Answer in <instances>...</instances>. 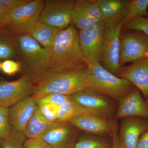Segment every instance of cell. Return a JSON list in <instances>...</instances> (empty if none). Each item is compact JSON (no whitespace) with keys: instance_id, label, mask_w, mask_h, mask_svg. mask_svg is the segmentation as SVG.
Here are the masks:
<instances>
[{"instance_id":"1","label":"cell","mask_w":148,"mask_h":148,"mask_svg":"<svg viewBox=\"0 0 148 148\" xmlns=\"http://www.w3.org/2000/svg\"><path fill=\"white\" fill-rule=\"evenodd\" d=\"M49 52V63L37 84L63 72L88 68V64L80 47L78 32L73 24L59 32L54 39Z\"/></svg>"},{"instance_id":"2","label":"cell","mask_w":148,"mask_h":148,"mask_svg":"<svg viewBox=\"0 0 148 148\" xmlns=\"http://www.w3.org/2000/svg\"><path fill=\"white\" fill-rule=\"evenodd\" d=\"M87 75V88L117 102L136 88L128 81L107 71L100 63L88 64Z\"/></svg>"},{"instance_id":"3","label":"cell","mask_w":148,"mask_h":148,"mask_svg":"<svg viewBox=\"0 0 148 148\" xmlns=\"http://www.w3.org/2000/svg\"><path fill=\"white\" fill-rule=\"evenodd\" d=\"M87 69L63 72L35 84L33 95L57 93L71 96L84 90L88 88Z\"/></svg>"},{"instance_id":"4","label":"cell","mask_w":148,"mask_h":148,"mask_svg":"<svg viewBox=\"0 0 148 148\" xmlns=\"http://www.w3.org/2000/svg\"><path fill=\"white\" fill-rule=\"evenodd\" d=\"M17 45L27 67L23 77L36 84L47 68L50 60V53L30 35L27 34L18 37Z\"/></svg>"},{"instance_id":"5","label":"cell","mask_w":148,"mask_h":148,"mask_svg":"<svg viewBox=\"0 0 148 148\" xmlns=\"http://www.w3.org/2000/svg\"><path fill=\"white\" fill-rule=\"evenodd\" d=\"M104 23V40L100 61L103 67L117 76L121 69L119 64L120 37L123 21Z\"/></svg>"},{"instance_id":"6","label":"cell","mask_w":148,"mask_h":148,"mask_svg":"<svg viewBox=\"0 0 148 148\" xmlns=\"http://www.w3.org/2000/svg\"><path fill=\"white\" fill-rule=\"evenodd\" d=\"M44 4L42 0L30 1L8 11L0 19V26L11 25L23 34L30 35L39 20Z\"/></svg>"},{"instance_id":"7","label":"cell","mask_w":148,"mask_h":148,"mask_svg":"<svg viewBox=\"0 0 148 148\" xmlns=\"http://www.w3.org/2000/svg\"><path fill=\"white\" fill-rule=\"evenodd\" d=\"M71 101L90 111L97 116L108 120L115 119L118 102L86 88L70 96Z\"/></svg>"},{"instance_id":"8","label":"cell","mask_w":148,"mask_h":148,"mask_svg":"<svg viewBox=\"0 0 148 148\" xmlns=\"http://www.w3.org/2000/svg\"><path fill=\"white\" fill-rule=\"evenodd\" d=\"M120 37L119 64L135 62L146 58L148 52V36L143 32L125 30Z\"/></svg>"},{"instance_id":"9","label":"cell","mask_w":148,"mask_h":148,"mask_svg":"<svg viewBox=\"0 0 148 148\" xmlns=\"http://www.w3.org/2000/svg\"><path fill=\"white\" fill-rule=\"evenodd\" d=\"M75 2L71 0L45 1L39 21L62 30L66 29L71 22Z\"/></svg>"},{"instance_id":"10","label":"cell","mask_w":148,"mask_h":148,"mask_svg":"<svg viewBox=\"0 0 148 148\" xmlns=\"http://www.w3.org/2000/svg\"><path fill=\"white\" fill-rule=\"evenodd\" d=\"M105 23L78 32L79 41L84 57L88 64L100 63L104 40Z\"/></svg>"},{"instance_id":"11","label":"cell","mask_w":148,"mask_h":148,"mask_svg":"<svg viewBox=\"0 0 148 148\" xmlns=\"http://www.w3.org/2000/svg\"><path fill=\"white\" fill-rule=\"evenodd\" d=\"M78 130L69 123L56 122L40 138L51 148H72L79 138Z\"/></svg>"},{"instance_id":"12","label":"cell","mask_w":148,"mask_h":148,"mask_svg":"<svg viewBox=\"0 0 148 148\" xmlns=\"http://www.w3.org/2000/svg\"><path fill=\"white\" fill-rule=\"evenodd\" d=\"M35 84L22 77L9 82L0 83V106L8 108L33 94Z\"/></svg>"},{"instance_id":"13","label":"cell","mask_w":148,"mask_h":148,"mask_svg":"<svg viewBox=\"0 0 148 148\" xmlns=\"http://www.w3.org/2000/svg\"><path fill=\"white\" fill-rule=\"evenodd\" d=\"M34 95L22 98L9 109L12 130L24 133L27 123L38 108Z\"/></svg>"},{"instance_id":"14","label":"cell","mask_w":148,"mask_h":148,"mask_svg":"<svg viewBox=\"0 0 148 148\" xmlns=\"http://www.w3.org/2000/svg\"><path fill=\"white\" fill-rule=\"evenodd\" d=\"M119 135L123 148H135L142 135L148 129V119L139 117L122 118Z\"/></svg>"},{"instance_id":"15","label":"cell","mask_w":148,"mask_h":148,"mask_svg":"<svg viewBox=\"0 0 148 148\" xmlns=\"http://www.w3.org/2000/svg\"><path fill=\"white\" fill-rule=\"evenodd\" d=\"M127 117L148 119V105L137 88L118 102L115 119L117 120Z\"/></svg>"},{"instance_id":"16","label":"cell","mask_w":148,"mask_h":148,"mask_svg":"<svg viewBox=\"0 0 148 148\" xmlns=\"http://www.w3.org/2000/svg\"><path fill=\"white\" fill-rule=\"evenodd\" d=\"M116 76L131 83L140 90L145 100L148 99V59H141L122 68Z\"/></svg>"},{"instance_id":"17","label":"cell","mask_w":148,"mask_h":148,"mask_svg":"<svg viewBox=\"0 0 148 148\" xmlns=\"http://www.w3.org/2000/svg\"><path fill=\"white\" fill-rule=\"evenodd\" d=\"M117 120H108L91 115H84L72 119L69 123L87 134L110 136Z\"/></svg>"},{"instance_id":"18","label":"cell","mask_w":148,"mask_h":148,"mask_svg":"<svg viewBox=\"0 0 148 148\" xmlns=\"http://www.w3.org/2000/svg\"><path fill=\"white\" fill-rule=\"evenodd\" d=\"M104 22L124 21L129 1L97 0Z\"/></svg>"},{"instance_id":"19","label":"cell","mask_w":148,"mask_h":148,"mask_svg":"<svg viewBox=\"0 0 148 148\" xmlns=\"http://www.w3.org/2000/svg\"><path fill=\"white\" fill-rule=\"evenodd\" d=\"M54 123L44 116L38 106L27 123L24 134L27 139L40 138Z\"/></svg>"},{"instance_id":"20","label":"cell","mask_w":148,"mask_h":148,"mask_svg":"<svg viewBox=\"0 0 148 148\" xmlns=\"http://www.w3.org/2000/svg\"><path fill=\"white\" fill-rule=\"evenodd\" d=\"M62 30L39 21L30 35L49 51L54 39Z\"/></svg>"},{"instance_id":"21","label":"cell","mask_w":148,"mask_h":148,"mask_svg":"<svg viewBox=\"0 0 148 148\" xmlns=\"http://www.w3.org/2000/svg\"><path fill=\"white\" fill-rule=\"evenodd\" d=\"M84 115L98 117L87 109L71 101L59 106L57 122L69 123L75 118Z\"/></svg>"},{"instance_id":"22","label":"cell","mask_w":148,"mask_h":148,"mask_svg":"<svg viewBox=\"0 0 148 148\" xmlns=\"http://www.w3.org/2000/svg\"><path fill=\"white\" fill-rule=\"evenodd\" d=\"M72 148H112V138L86 133L80 136Z\"/></svg>"},{"instance_id":"23","label":"cell","mask_w":148,"mask_h":148,"mask_svg":"<svg viewBox=\"0 0 148 148\" xmlns=\"http://www.w3.org/2000/svg\"><path fill=\"white\" fill-rule=\"evenodd\" d=\"M148 0L129 1L127 12L123 22L138 17L148 15Z\"/></svg>"},{"instance_id":"24","label":"cell","mask_w":148,"mask_h":148,"mask_svg":"<svg viewBox=\"0 0 148 148\" xmlns=\"http://www.w3.org/2000/svg\"><path fill=\"white\" fill-rule=\"evenodd\" d=\"M74 8L80 10L91 18L102 21L101 10L97 0L75 1Z\"/></svg>"},{"instance_id":"25","label":"cell","mask_w":148,"mask_h":148,"mask_svg":"<svg viewBox=\"0 0 148 148\" xmlns=\"http://www.w3.org/2000/svg\"><path fill=\"white\" fill-rule=\"evenodd\" d=\"M101 21H102L91 18L80 10L73 8L71 14V22L74 26L80 30L90 29Z\"/></svg>"},{"instance_id":"26","label":"cell","mask_w":148,"mask_h":148,"mask_svg":"<svg viewBox=\"0 0 148 148\" xmlns=\"http://www.w3.org/2000/svg\"><path fill=\"white\" fill-rule=\"evenodd\" d=\"M35 97L38 105L48 104L59 107L71 101L70 96L57 93H49Z\"/></svg>"},{"instance_id":"27","label":"cell","mask_w":148,"mask_h":148,"mask_svg":"<svg viewBox=\"0 0 148 148\" xmlns=\"http://www.w3.org/2000/svg\"><path fill=\"white\" fill-rule=\"evenodd\" d=\"M11 132L8 108L0 106V142L9 137Z\"/></svg>"},{"instance_id":"28","label":"cell","mask_w":148,"mask_h":148,"mask_svg":"<svg viewBox=\"0 0 148 148\" xmlns=\"http://www.w3.org/2000/svg\"><path fill=\"white\" fill-rule=\"evenodd\" d=\"M122 29L143 32L148 36V18L138 17L123 22Z\"/></svg>"},{"instance_id":"29","label":"cell","mask_w":148,"mask_h":148,"mask_svg":"<svg viewBox=\"0 0 148 148\" xmlns=\"http://www.w3.org/2000/svg\"><path fill=\"white\" fill-rule=\"evenodd\" d=\"M26 139L24 133L12 130L9 137L0 142L1 148H23Z\"/></svg>"},{"instance_id":"30","label":"cell","mask_w":148,"mask_h":148,"mask_svg":"<svg viewBox=\"0 0 148 148\" xmlns=\"http://www.w3.org/2000/svg\"><path fill=\"white\" fill-rule=\"evenodd\" d=\"M41 112L49 121L52 123L57 122L59 107L48 104L38 105Z\"/></svg>"},{"instance_id":"31","label":"cell","mask_w":148,"mask_h":148,"mask_svg":"<svg viewBox=\"0 0 148 148\" xmlns=\"http://www.w3.org/2000/svg\"><path fill=\"white\" fill-rule=\"evenodd\" d=\"M21 69V65L18 62L10 60H7L1 64V69L5 74L12 75L18 73Z\"/></svg>"},{"instance_id":"32","label":"cell","mask_w":148,"mask_h":148,"mask_svg":"<svg viewBox=\"0 0 148 148\" xmlns=\"http://www.w3.org/2000/svg\"><path fill=\"white\" fill-rule=\"evenodd\" d=\"M23 148H51L41 138L27 139Z\"/></svg>"},{"instance_id":"33","label":"cell","mask_w":148,"mask_h":148,"mask_svg":"<svg viewBox=\"0 0 148 148\" xmlns=\"http://www.w3.org/2000/svg\"><path fill=\"white\" fill-rule=\"evenodd\" d=\"M15 50L8 43L0 41V58L7 59L12 57L15 54Z\"/></svg>"},{"instance_id":"34","label":"cell","mask_w":148,"mask_h":148,"mask_svg":"<svg viewBox=\"0 0 148 148\" xmlns=\"http://www.w3.org/2000/svg\"><path fill=\"white\" fill-rule=\"evenodd\" d=\"M30 0H0V4L8 10L17 8L27 3Z\"/></svg>"},{"instance_id":"35","label":"cell","mask_w":148,"mask_h":148,"mask_svg":"<svg viewBox=\"0 0 148 148\" xmlns=\"http://www.w3.org/2000/svg\"><path fill=\"white\" fill-rule=\"evenodd\" d=\"M119 125L117 122L115 125L112 132L110 135L112 140V148H123L120 140L119 135Z\"/></svg>"},{"instance_id":"36","label":"cell","mask_w":148,"mask_h":148,"mask_svg":"<svg viewBox=\"0 0 148 148\" xmlns=\"http://www.w3.org/2000/svg\"><path fill=\"white\" fill-rule=\"evenodd\" d=\"M135 148H148V129L141 136Z\"/></svg>"},{"instance_id":"37","label":"cell","mask_w":148,"mask_h":148,"mask_svg":"<svg viewBox=\"0 0 148 148\" xmlns=\"http://www.w3.org/2000/svg\"><path fill=\"white\" fill-rule=\"evenodd\" d=\"M8 11L9 10H8L7 9L5 8L0 4V19L5 15V14L8 12Z\"/></svg>"},{"instance_id":"38","label":"cell","mask_w":148,"mask_h":148,"mask_svg":"<svg viewBox=\"0 0 148 148\" xmlns=\"http://www.w3.org/2000/svg\"><path fill=\"white\" fill-rule=\"evenodd\" d=\"M146 58H147V59H148V52H147V53H146Z\"/></svg>"},{"instance_id":"39","label":"cell","mask_w":148,"mask_h":148,"mask_svg":"<svg viewBox=\"0 0 148 148\" xmlns=\"http://www.w3.org/2000/svg\"><path fill=\"white\" fill-rule=\"evenodd\" d=\"M145 101L146 103H147V104L148 105V99L147 100H145Z\"/></svg>"},{"instance_id":"40","label":"cell","mask_w":148,"mask_h":148,"mask_svg":"<svg viewBox=\"0 0 148 148\" xmlns=\"http://www.w3.org/2000/svg\"><path fill=\"white\" fill-rule=\"evenodd\" d=\"M1 64L0 63V69H1Z\"/></svg>"}]
</instances>
